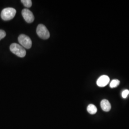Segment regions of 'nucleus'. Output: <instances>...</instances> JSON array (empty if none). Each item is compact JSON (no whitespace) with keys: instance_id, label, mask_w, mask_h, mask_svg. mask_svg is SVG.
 <instances>
[{"instance_id":"obj_1","label":"nucleus","mask_w":129,"mask_h":129,"mask_svg":"<svg viewBox=\"0 0 129 129\" xmlns=\"http://www.w3.org/2000/svg\"><path fill=\"white\" fill-rule=\"evenodd\" d=\"M10 49L13 53L20 57H23L26 55V50L25 48L16 43L11 44Z\"/></svg>"},{"instance_id":"obj_2","label":"nucleus","mask_w":129,"mask_h":129,"mask_svg":"<svg viewBox=\"0 0 129 129\" xmlns=\"http://www.w3.org/2000/svg\"><path fill=\"white\" fill-rule=\"evenodd\" d=\"M16 13V10L13 8H6L2 10L1 14V16L3 20L5 21H8L14 18Z\"/></svg>"},{"instance_id":"obj_3","label":"nucleus","mask_w":129,"mask_h":129,"mask_svg":"<svg viewBox=\"0 0 129 129\" xmlns=\"http://www.w3.org/2000/svg\"><path fill=\"white\" fill-rule=\"evenodd\" d=\"M37 33L38 37L43 39H47L50 37V33L47 28L43 24H40L37 29Z\"/></svg>"},{"instance_id":"obj_4","label":"nucleus","mask_w":129,"mask_h":129,"mask_svg":"<svg viewBox=\"0 0 129 129\" xmlns=\"http://www.w3.org/2000/svg\"><path fill=\"white\" fill-rule=\"evenodd\" d=\"M19 43L21 44V46H23V48L26 49H30L32 45V42L30 38L27 36L22 34L19 36Z\"/></svg>"},{"instance_id":"obj_5","label":"nucleus","mask_w":129,"mask_h":129,"mask_svg":"<svg viewBox=\"0 0 129 129\" xmlns=\"http://www.w3.org/2000/svg\"><path fill=\"white\" fill-rule=\"evenodd\" d=\"M22 14L25 21L28 23H31L34 21L35 17L32 12L27 9H24L22 11Z\"/></svg>"},{"instance_id":"obj_6","label":"nucleus","mask_w":129,"mask_h":129,"mask_svg":"<svg viewBox=\"0 0 129 129\" xmlns=\"http://www.w3.org/2000/svg\"><path fill=\"white\" fill-rule=\"evenodd\" d=\"M110 82V78L108 76L102 75L98 79L97 85L100 87H104Z\"/></svg>"},{"instance_id":"obj_7","label":"nucleus","mask_w":129,"mask_h":129,"mask_svg":"<svg viewBox=\"0 0 129 129\" xmlns=\"http://www.w3.org/2000/svg\"><path fill=\"white\" fill-rule=\"evenodd\" d=\"M101 106L102 110L104 111L108 112L111 110V103L107 100L104 99L101 102Z\"/></svg>"},{"instance_id":"obj_8","label":"nucleus","mask_w":129,"mask_h":129,"mask_svg":"<svg viewBox=\"0 0 129 129\" xmlns=\"http://www.w3.org/2000/svg\"><path fill=\"white\" fill-rule=\"evenodd\" d=\"M87 111L90 114H95L97 112V108L93 104H89L87 107Z\"/></svg>"},{"instance_id":"obj_9","label":"nucleus","mask_w":129,"mask_h":129,"mask_svg":"<svg viewBox=\"0 0 129 129\" xmlns=\"http://www.w3.org/2000/svg\"><path fill=\"white\" fill-rule=\"evenodd\" d=\"M120 81L118 79H113L111 81L110 87L111 88H115L119 86L120 84Z\"/></svg>"},{"instance_id":"obj_10","label":"nucleus","mask_w":129,"mask_h":129,"mask_svg":"<svg viewBox=\"0 0 129 129\" xmlns=\"http://www.w3.org/2000/svg\"><path fill=\"white\" fill-rule=\"evenodd\" d=\"M21 2L23 4L24 6L27 8L31 7L32 5V2L31 0H22Z\"/></svg>"},{"instance_id":"obj_11","label":"nucleus","mask_w":129,"mask_h":129,"mask_svg":"<svg viewBox=\"0 0 129 129\" xmlns=\"http://www.w3.org/2000/svg\"><path fill=\"white\" fill-rule=\"evenodd\" d=\"M129 90L128 89L124 90L121 93V96L123 99H126L127 96L129 95Z\"/></svg>"},{"instance_id":"obj_12","label":"nucleus","mask_w":129,"mask_h":129,"mask_svg":"<svg viewBox=\"0 0 129 129\" xmlns=\"http://www.w3.org/2000/svg\"><path fill=\"white\" fill-rule=\"evenodd\" d=\"M6 33L3 30H0V40L6 37Z\"/></svg>"}]
</instances>
